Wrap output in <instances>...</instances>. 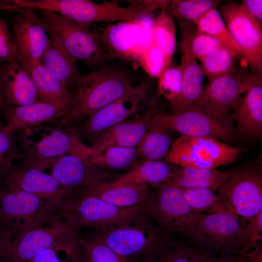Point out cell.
Here are the masks:
<instances>
[{
	"instance_id": "obj_1",
	"label": "cell",
	"mask_w": 262,
	"mask_h": 262,
	"mask_svg": "<svg viewBox=\"0 0 262 262\" xmlns=\"http://www.w3.org/2000/svg\"><path fill=\"white\" fill-rule=\"evenodd\" d=\"M131 75L123 69L103 65L84 76H81L72 86V107L69 113L55 124L67 128L80 122L116 100L133 86Z\"/></svg>"
},
{
	"instance_id": "obj_2",
	"label": "cell",
	"mask_w": 262,
	"mask_h": 262,
	"mask_svg": "<svg viewBox=\"0 0 262 262\" xmlns=\"http://www.w3.org/2000/svg\"><path fill=\"white\" fill-rule=\"evenodd\" d=\"M147 214L95 236L130 262H154L173 243Z\"/></svg>"
},
{
	"instance_id": "obj_3",
	"label": "cell",
	"mask_w": 262,
	"mask_h": 262,
	"mask_svg": "<svg viewBox=\"0 0 262 262\" xmlns=\"http://www.w3.org/2000/svg\"><path fill=\"white\" fill-rule=\"evenodd\" d=\"M18 140L22 164L43 171L51 168L61 156L71 154L87 159L89 147L82 142L78 129L40 125L20 131Z\"/></svg>"
},
{
	"instance_id": "obj_4",
	"label": "cell",
	"mask_w": 262,
	"mask_h": 262,
	"mask_svg": "<svg viewBox=\"0 0 262 262\" xmlns=\"http://www.w3.org/2000/svg\"><path fill=\"white\" fill-rule=\"evenodd\" d=\"M246 224L230 212L199 213L189 243L216 256L244 255Z\"/></svg>"
},
{
	"instance_id": "obj_5",
	"label": "cell",
	"mask_w": 262,
	"mask_h": 262,
	"mask_svg": "<svg viewBox=\"0 0 262 262\" xmlns=\"http://www.w3.org/2000/svg\"><path fill=\"white\" fill-rule=\"evenodd\" d=\"M40 19L50 39L93 71L108 60L97 36L87 28V25L49 11H41Z\"/></svg>"
},
{
	"instance_id": "obj_6",
	"label": "cell",
	"mask_w": 262,
	"mask_h": 262,
	"mask_svg": "<svg viewBox=\"0 0 262 262\" xmlns=\"http://www.w3.org/2000/svg\"><path fill=\"white\" fill-rule=\"evenodd\" d=\"M59 212L78 229L90 227L103 232L147 213V204L121 207L93 196L77 194L67 199Z\"/></svg>"
},
{
	"instance_id": "obj_7",
	"label": "cell",
	"mask_w": 262,
	"mask_h": 262,
	"mask_svg": "<svg viewBox=\"0 0 262 262\" xmlns=\"http://www.w3.org/2000/svg\"><path fill=\"white\" fill-rule=\"evenodd\" d=\"M244 151L212 137L181 135L172 142L166 161L180 166L214 169L233 163Z\"/></svg>"
},
{
	"instance_id": "obj_8",
	"label": "cell",
	"mask_w": 262,
	"mask_h": 262,
	"mask_svg": "<svg viewBox=\"0 0 262 262\" xmlns=\"http://www.w3.org/2000/svg\"><path fill=\"white\" fill-rule=\"evenodd\" d=\"M78 228L58 210L44 216L33 227L15 240L10 262H28L55 245L77 240Z\"/></svg>"
},
{
	"instance_id": "obj_9",
	"label": "cell",
	"mask_w": 262,
	"mask_h": 262,
	"mask_svg": "<svg viewBox=\"0 0 262 262\" xmlns=\"http://www.w3.org/2000/svg\"><path fill=\"white\" fill-rule=\"evenodd\" d=\"M155 21L151 19L120 21L94 31L107 59H119L139 63L140 58L153 43Z\"/></svg>"
},
{
	"instance_id": "obj_10",
	"label": "cell",
	"mask_w": 262,
	"mask_h": 262,
	"mask_svg": "<svg viewBox=\"0 0 262 262\" xmlns=\"http://www.w3.org/2000/svg\"><path fill=\"white\" fill-rule=\"evenodd\" d=\"M34 6L86 25L94 22L135 21L144 13L133 4L121 6L116 0L97 3L89 0H37Z\"/></svg>"
},
{
	"instance_id": "obj_11",
	"label": "cell",
	"mask_w": 262,
	"mask_h": 262,
	"mask_svg": "<svg viewBox=\"0 0 262 262\" xmlns=\"http://www.w3.org/2000/svg\"><path fill=\"white\" fill-rule=\"evenodd\" d=\"M151 126L163 127L181 135L208 137L228 141L233 129L228 118L220 117L203 108L190 105L171 115H156Z\"/></svg>"
},
{
	"instance_id": "obj_12",
	"label": "cell",
	"mask_w": 262,
	"mask_h": 262,
	"mask_svg": "<svg viewBox=\"0 0 262 262\" xmlns=\"http://www.w3.org/2000/svg\"><path fill=\"white\" fill-rule=\"evenodd\" d=\"M147 204V214L166 232H177L189 239L199 215L186 200L181 188L163 185Z\"/></svg>"
},
{
	"instance_id": "obj_13",
	"label": "cell",
	"mask_w": 262,
	"mask_h": 262,
	"mask_svg": "<svg viewBox=\"0 0 262 262\" xmlns=\"http://www.w3.org/2000/svg\"><path fill=\"white\" fill-rule=\"evenodd\" d=\"M57 211L38 196L14 187L0 189V223L15 240L33 227L47 213Z\"/></svg>"
},
{
	"instance_id": "obj_14",
	"label": "cell",
	"mask_w": 262,
	"mask_h": 262,
	"mask_svg": "<svg viewBox=\"0 0 262 262\" xmlns=\"http://www.w3.org/2000/svg\"><path fill=\"white\" fill-rule=\"evenodd\" d=\"M233 213L246 219L262 212L261 167L233 170L215 191Z\"/></svg>"
},
{
	"instance_id": "obj_15",
	"label": "cell",
	"mask_w": 262,
	"mask_h": 262,
	"mask_svg": "<svg viewBox=\"0 0 262 262\" xmlns=\"http://www.w3.org/2000/svg\"><path fill=\"white\" fill-rule=\"evenodd\" d=\"M218 6L229 33L240 49L242 57L252 73H262V24L239 3L231 1Z\"/></svg>"
},
{
	"instance_id": "obj_16",
	"label": "cell",
	"mask_w": 262,
	"mask_h": 262,
	"mask_svg": "<svg viewBox=\"0 0 262 262\" xmlns=\"http://www.w3.org/2000/svg\"><path fill=\"white\" fill-rule=\"evenodd\" d=\"M150 83L142 80L121 97L88 117L79 132L93 139L99 134L133 115L146 106Z\"/></svg>"
},
{
	"instance_id": "obj_17",
	"label": "cell",
	"mask_w": 262,
	"mask_h": 262,
	"mask_svg": "<svg viewBox=\"0 0 262 262\" xmlns=\"http://www.w3.org/2000/svg\"><path fill=\"white\" fill-rule=\"evenodd\" d=\"M2 182L4 187L16 188L38 196L56 210L74 195L51 174L22 164L16 165Z\"/></svg>"
},
{
	"instance_id": "obj_18",
	"label": "cell",
	"mask_w": 262,
	"mask_h": 262,
	"mask_svg": "<svg viewBox=\"0 0 262 262\" xmlns=\"http://www.w3.org/2000/svg\"><path fill=\"white\" fill-rule=\"evenodd\" d=\"M50 169V174L74 195L99 183L112 181L116 177L87 159L71 154L60 157Z\"/></svg>"
},
{
	"instance_id": "obj_19",
	"label": "cell",
	"mask_w": 262,
	"mask_h": 262,
	"mask_svg": "<svg viewBox=\"0 0 262 262\" xmlns=\"http://www.w3.org/2000/svg\"><path fill=\"white\" fill-rule=\"evenodd\" d=\"M155 99L151 100L142 115L131 120H126L104 131L93 139L89 150L100 153L111 147H137L151 127V120L157 115Z\"/></svg>"
},
{
	"instance_id": "obj_20",
	"label": "cell",
	"mask_w": 262,
	"mask_h": 262,
	"mask_svg": "<svg viewBox=\"0 0 262 262\" xmlns=\"http://www.w3.org/2000/svg\"><path fill=\"white\" fill-rule=\"evenodd\" d=\"M248 76L243 77L236 69L225 76L209 81L203 86L197 101L193 105L228 118L241 95L246 89Z\"/></svg>"
},
{
	"instance_id": "obj_21",
	"label": "cell",
	"mask_w": 262,
	"mask_h": 262,
	"mask_svg": "<svg viewBox=\"0 0 262 262\" xmlns=\"http://www.w3.org/2000/svg\"><path fill=\"white\" fill-rule=\"evenodd\" d=\"M11 23L20 60H40L50 42L42 21L34 11L21 8Z\"/></svg>"
},
{
	"instance_id": "obj_22",
	"label": "cell",
	"mask_w": 262,
	"mask_h": 262,
	"mask_svg": "<svg viewBox=\"0 0 262 262\" xmlns=\"http://www.w3.org/2000/svg\"><path fill=\"white\" fill-rule=\"evenodd\" d=\"M234 111L239 131L248 137L260 136L262 131V73L248 75L246 90Z\"/></svg>"
},
{
	"instance_id": "obj_23",
	"label": "cell",
	"mask_w": 262,
	"mask_h": 262,
	"mask_svg": "<svg viewBox=\"0 0 262 262\" xmlns=\"http://www.w3.org/2000/svg\"><path fill=\"white\" fill-rule=\"evenodd\" d=\"M72 105L41 101L7 108L4 112L7 126L13 131H22L54 121L66 115Z\"/></svg>"
},
{
	"instance_id": "obj_24",
	"label": "cell",
	"mask_w": 262,
	"mask_h": 262,
	"mask_svg": "<svg viewBox=\"0 0 262 262\" xmlns=\"http://www.w3.org/2000/svg\"><path fill=\"white\" fill-rule=\"evenodd\" d=\"M0 72L7 102L20 106L40 101L33 81L17 62L3 63Z\"/></svg>"
},
{
	"instance_id": "obj_25",
	"label": "cell",
	"mask_w": 262,
	"mask_h": 262,
	"mask_svg": "<svg viewBox=\"0 0 262 262\" xmlns=\"http://www.w3.org/2000/svg\"><path fill=\"white\" fill-rule=\"evenodd\" d=\"M153 194L147 184H115L110 181L99 183L79 194L93 196L118 207H132L147 204Z\"/></svg>"
},
{
	"instance_id": "obj_26",
	"label": "cell",
	"mask_w": 262,
	"mask_h": 262,
	"mask_svg": "<svg viewBox=\"0 0 262 262\" xmlns=\"http://www.w3.org/2000/svg\"><path fill=\"white\" fill-rule=\"evenodd\" d=\"M17 63L33 81L40 101L72 105V95L67 86L53 76L39 60H20Z\"/></svg>"
},
{
	"instance_id": "obj_27",
	"label": "cell",
	"mask_w": 262,
	"mask_h": 262,
	"mask_svg": "<svg viewBox=\"0 0 262 262\" xmlns=\"http://www.w3.org/2000/svg\"><path fill=\"white\" fill-rule=\"evenodd\" d=\"M232 172L233 170L221 171L216 168L201 169L180 166L172 169L171 178L162 185H172L184 188H206L215 191Z\"/></svg>"
},
{
	"instance_id": "obj_28",
	"label": "cell",
	"mask_w": 262,
	"mask_h": 262,
	"mask_svg": "<svg viewBox=\"0 0 262 262\" xmlns=\"http://www.w3.org/2000/svg\"><path fill=\"white\" fill-rule=\"evenodd\" d=\"M182 70L181 90L178 98L172 103V114L190 105L198 99L203 88L204 75L196 59L182 54L180 65Z\"/></svg>"
},
{
	"instance_id": "obj_29",
	"label": "cell",
	"mask_w": 262,
	"mask_h": 262,
	"mask_svg": "<svg viewBox=\"0 0 262 262\" xmlns=\"http://www.w3.org/2000/svg\"><path fill=\"white\" fill-rule=\"evenodd\" d=\"M172 172V169L164 162L159 160H143L126 173L116 176L111 182L115 184H149L157 188L168 181Z\"/></svg>"
},
{
	"instance_id": "obj_30",
	"label": "cell",
	"mask_w": 262,
	"mask_h": 262,
	"mask_svg": "<svg viewBox=\"0 0 262 262\" xmlns=\"http://www.w3.org/2000/svg\"><path fill=\"white\" fill-rule=\"evenodd\" d=\"M49 44L39 60L56 78L69 86H73L81 76L74 58L57 42L50 39Z\"/></svg>"
},
{
	"instance_id": "obj_31",
	"label": "cell",
	"mask_w": 262,
	"mask_h": 262,
	"mask_svg": "<svg viewBox=\"0 0 262 262\" xmlns=\"http://www.w3.org/2000/svg\"><path fill=\"white\" fill-rule=\"evenodd\" d=\"M220 2L215 0H173L168 10L177 20L181 33L196 30V23L202 15Z\"/></svg>"
},
{
	"instance_id": "obj_32",
	"label": "cell",
	"mask_w": 262,
	"mask_h": 262,
	"mask_svg": "<svg viewBox=\"0 0 262 262\" xmlns=\"http://www.w3.org/2000/svg\"><path fill=\"white\" fill-rule=\"evenodd\" d=\"M169 130L151 126L137 147L139 159L157 161L166 156L172 144Z\"/></svg>"
},
{
	"instance_id": "obj_33",
	"label": "cell",
	"mask_w": 262,
	"mask_h": 262,
	"mask_svg": "<svg viewBox=\"0 0 262 262\" xmlns=\"http://www.w3.org/2000/svg\"><path fill=\"white\" fill-rule=\"evenodd\" d=\"M217 7L211 8L202 15L196 23V31L214 37L236 58L241 57L240 49L229 33Z\"/></svg>"
},
{
	"instance_id": "obj_34",
	"label": "cell",
	"mask_w": 262,
	"mask_h": 262,
	"mask_svg": "<svg viewBox=\"0 0 262 262\" xmlns=\"http://www.w3.org/2000/svg\"><path fill=\"white\" fill-rule=\"evenodd\" d=\"M87 160L107 170L131 169L139 162L137 147H109L100 153H92L89 150Z\"/></svg>"
},
{
	"instance_id": "obj_35",
	"label": "cell",
	"mask_w": 262,
	"mask_h": 262,
	"mask_svg": "<svg viewBox=\"0 0 262 262\" xmlns=\"http://www.w3.org/2000/svg\"><path fill=\"white\" fill-rule=\"evenodd\" d=\"M180 188L186 200L197 213H231L218 194L213 190L206 188Z\"/></svg>"
},
{
	"instance_id": "obj_36",
	"label": "cell",
	"mask_w": 262,
	"mask_h": 262,
	"mask_svg": "<svg viewBox=\"0 0 262 262\" xmlns=\"http://www.w3.org/2000/svg\"><path fill=\"white\" fill-rule=\"evenodd\" d=\"M153 44L172 62L176 48V31L173 17L168 9L162 10L155 18Z\"/></svg>"
},
{
	"instance_id": "obj_37",
	"label": "cell",
	"mask_w": 262,
	"mask_h": 262,
	"mask_svg": "<svg viewBox=\"0 0 262 262\" xmlns=\"http://www.w3.org/2000/svg\"><path fill=\"white\" fill-rule=\"evenodd\" d=\"M223 48L226 47L211 35L196 30L181 33L180 49L181 54H188L199 61Z\"/></svg>"
},
{
	"instance_id": "obj_38",
	"label": "cell",
	"mask_w": 262,
	"mask_h": 262,
	"mask_svg": "<svg viewBox=\"0 0 262 262\" xmlns=\"http://www.w3.org/2000/svg\"><path fill=\"white\" fill-rule=\"evenodd\" d=\"M237 58L227 48L220 49L200 60L204 76L209 81L227 75L235 69Z\"/></svg>"
},
{
	"instance_id": "obj_39",
	"label": "cell",
	"mask_w": 262,
	"mask_h": 262,
	"mask_svg": "<svg viewBox=\"0 0 262 262\" xmlns=\"http://www.w3.org/2000/svg\"><path fill=\"white\" fill-rule=\"evenodd\" d=\"M13 132L7 125H0V183L16 166L15 161L21 157Z\"/></svg>"
},
{
	"instance_id": "obj_40",
	"label": "cell",
	"mask_w": 262,
	"mask_h": 262,
	"mask_svg": "<svg viewBox=\"0 0 262 262\" xmlns=\"http://www.w3.org/2000/svg\"><path fill=\"white\" fill-rule=\"evenodd\" d=\"M76 241L55 245L40 252L28 262H79Z\"/></svg>"
},
{
	"instance_id": "obj_41",
	"label": "cell",
	"mask_w": 262,
	"mask_h": 262,
	"mask_svg": "<svg viewBox=\"0 0 262 262\" xmlns=\"http://www.w3.org/2000/svg\"><path fill=\"white\" fill-rule=\"evenodd\" d=\"M79 242L84 248L89 262H130L95 236Z\"/></svg>"
},
{
	"instance_id": "obj_42",
	"label": "cell",
	"mask_w": 262,
	"mask_h": 262,
	"mask_svg": "<svg viewBox=\"0 0 262 262\" xmlns=\"http://www.w3.org/2000/svg\"><path fill=\"white\" fill-rule=\"evenodd\" d=\"M182 70L180 66L171 65L159 78L158 91L170 103L179 96L181 90Z\"/></svg>"
},
{
	"instance_id": "obj_43",
	"label": "cell",
	"mask_w": 262,
	"mask_h": 262,
	"mask_svg": "<svg viewBox=\"0 0 262 262\" xmlns=\"http://www.w3.org/2000/svg\"><path fill=\"white\" fill-rule=\"evenodd\" d=\"M139 63L151 78H159L171 64L163 52L153 43L142 54Z\"/></svg>"
},
{
	"instance_id": "obj_44",
	"label": "cell",
	"mask_w": 262,
	"mask_h": 262,
	"mask_svg": "<svg viewBox=\"0 0 262 262\" xmlns=\"http://www.w3.org/2000/svg\"><path fill=\"white\" fill-rule=\"evenodd\" d=\"M18 50L5 19L0 16V63L16 61Z\"/></svg>"
},
{
	"instance_id": "obj_45",
	"label": "cell",
	"mask_w": 262,
	"mask_h": 262,
	"mask_svg": "<svg viewBox=\"0 0 262 262\" xmlns=\"http://www.w3.org/2000/svg\"><path fill=\"white\" fill-rule=\"evenodd\" d=\"M188 253L193 262H250L245 255L218 257L189 243Z\"/></svg>"
},
{
	"instance_id": "obj_46",
	"label": "cell",
	"mask_w": 262,
	"mask_h": 262,
	"mask_svg": "<svg viewBox=\"0 0 262 262\" xmlns=\"http://www.w3.org/2000/svg\"><path fill=\"white\" fill-rule=\"evenodd\" d=\"M262 240V212L247 220L245 229L244 254L255 247Z\"/></svg>"
},
{
	"instance_id": "obj_47",
	"label": "cell",
	"mask_w": 262,
	"mask_h": 262,
	"mask_svg": "<svg viewBox=\"0 0 262 262\" xmlns=\"http://www.w3.org/2000/svg\"><path fill=\"white\" fill-rule=\"evenodd\" d=\"M189 243L172 244L154 262H193L188 253Z\"/></svg>"
},
{
	"instance_id": "obj_48",
	"label": "cell",
	"mask_w": 262,
	"mask_h": 262,
	"mask_svg": "<svg viewBox=\"0 0 262 262\" xmlns=\"http://www.w3.org/2000/svg\"><path fill=\"white\" fill-rule=\"evenodd\" d=\"M15 242L12 234L0 223V261L9 260Z\"/></svg>"
},
{
	"instance_id": "obj_49",
	"label": "cell",
	"mask_w": 262,
	"mask_h": 262,
	"mask_svg": "<svg viewBox=\"0 0 262 262\" xmlns=\"http://www.w3.org/2000/svg\"><path fill=\"white\" fill-rule=\"evenodd\" d=\"M129 4L139 7L144 13H152L157 9H168L171 0H128Z\"/></svg>"
},
{
	"instance_id": "obj_50",
	"label": "cell",
	"mask_w": 262,
	"mask_h": 262,
	"mask_svg": "<svg viewBox=\"0 0 262 262\" xmlns=\"http://www.w3.org/2000/svg\"><path fill=\"white\" fill-rule=\"evenodd\" d=\"M241 5L250 15L262 23V0H243Z\"/></svg>"
},
{
	"instance_id": "obj_51",
	"label": "cell",
	"mask_w": 262,
	"mask_h": 262,
	"mask_svg": "<svg viewBox=\"0 0 262 262\" xmlns=\"http://www.w3.org/2000/svg\"><path fill=\"white\" fill-rule=\"evenodd\" d=\"M245 255L250 262H262V242L246 253Z\"/></svg>"
},
{
	"instance_id": "obj_52",
	"label": "cell",
	"mask_w": 262,
	"mask_h": 262,
	"mask_svg": "<svg viewBox=\"0 0 262 262\" xmlns=\"http://www.w3.org/2000/svg\"><path fill=\"white\" fill-rule=\"evenodd\" d=\"M6 100L4 95L3 87L2 84V81L1 79V75L0 72V111H4L7 108L6 107Z\"/></svg>"
},
{
	"instance_id": "obj_53",
	"label": "cell",
	"mask_w": 262,
	"mask_h": 262,
	"mask_svg": "<svg viewBox=\"0 0 262 262\" xmlns=\"http://www.w3.org/2000/svg\"><path fill=\"white\" fill-rule=\"evenodd\" d=\"M0 262H9L8 260H4V261H0Z\"/></svg>"
}]
</instances>
